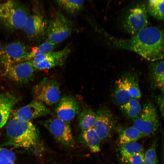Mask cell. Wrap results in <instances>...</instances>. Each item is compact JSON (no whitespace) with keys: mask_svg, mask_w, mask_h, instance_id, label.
Wrapping results in <instances>:
<instances>
[{"mask_svg":"<svg viewBox=\"0 0 164 164\" xmlns=\"http://www.w3.org/2000/svg\"><path fill=\"white\" fill-rule=\"evenodd\" d=\"M109 39L114 47L133 51L149 61L164 57V34L157 27H146L129 39Z\"/></svg>","mask_w":164,"mask_h":164,"instance_id":"cell-1","label":"cell"},{"mask_svg":"<svg viewBox=\"0 0 164 164\" xmlns=\"http://www.w3.org/2000/svg\"><path fill=\"white\" fill-rule=\"evenodd\" d=\"M6 131L8 141L4 145L28 149L35 147L39 142L38 131L30 121L12 117L6 125Z\"/></svg>","mask_w":164,"mask_h":164,"instance_id":"cell-2","label":"cell"},{"mask_svg":"<svg viewBox=\"0 0 164 164\" xmlns=\"http://www.w3.org/2000/svg\"><path fill=\"white\" fill-rule=\"evenodd\" d=\"M29 15L27 8L19 1L0 2V24L9 31L22 29Z\"/></svg>","mask_w":164,"mask_h":164,"instance_id":"cell-3","label":"cell"},{"mask_svg":"<svg viewBox=\"0 0 164 164\" xmlns=\"http://www.w3.org/2000/svg\"><path fill=\"white\" fill-rule=\"evenodd\" d=\"M133 121V126L145 136L153 135L157 131L159 121L154 105L148 101L144 104L141 113Z\"/></svg>","mask_w":164,"mask_h":164,"instance_id":"cell-4","label":"cell"},{"mask_svg":"<svg viewBox=\"0 0 164 164\" xmlns=\"http://www.w3.org/2000/svg\"><path fill=\"white\" fill-rule=\"evenodd\" d=\"M35 100L52 106L60 99L61 92L58 83L55 79L44 78L32 89Z\"/></svg>","mask_w":164,"mask_h":164,"instance_id":"cell-5","label":"cell"},{"mask_svg":"<svg viewBox=\"0 0 164 164\" xmlns=\"http://www.w3.org/2000/svg\"><path fill=\"white\" fill-rule=\"evenodd\" d=\"M72 32L70 22L61 13L57 12L48 24L47 41L56 44L67 38Z\"/></svg>","mask_w":164,"mask_h":164,"instance_id":"cell-6","label":"cell"},{"mask_svg":"<svg viewBox=\"0 0 164 164\" xmlns=\"http://www.w3.org/2000/svg\"><path fill=\"white\" fill-rule=\"evenodd\" d=\"M20 41L11 42L3 46L0 65L3 69L11 65L28 61L31 50Z\"/></svg>","mask_w":164,"mask_h":164,"instance_id":"cell-7","label":"cell"},{"mask_svg":"<svg viewBox=\"0 0 164 164\" xmlns=\"http://www.w3.org/2000/svg\"><path fill=\"white\" fill-rule=\"evenodd\" d=\"M44 125L60 143L67 147H73L74 141L69 122L57 117L45 121Z\"/></svg>","mask_w":164,"mask_h":164,"instance_id":"cell-8","label":"cell"},{"mask_svg":"<svg viewBox=\"0 0 164 164\" xmlns=\"http://www.w3.org/2000/svg\"><path fill=\"white\" fill-rule=\"evenodd\" d=\"M147 16L144 8L135 5L130 8L123 17L122 25L129 34L134 36L146 27Z\"/></svg>","mask_w":164,"mask_h":164,"instance_id":"cell-9","label":"cell"},{"mask_svg":"<svg viewBox=\"0 0 164 164\" xmlns=\"http://www.w3.org/2000/svg\"><path fill=\"white\" fill-rule=\"evenodd\" d=\"M96 120L93 128L101 141L111 135L116 124L117 119L106 106L99 108L96 112Z\"/></svg>","mask_w":164,"mask_h":164,"instance_id":"cell-10","label":"cell"},{"mask_svg":"<svg viewBox=\"0 0 164 164\" xmlns=\"http://www.w3.org/2000/svg\"><path fill=\"white\" fill-rule=\"evenodd\" d=\"M70 52L69 48H66L60 50L48 52L31 60L35 70H49L56 66L63 65Z\"/></svg>","mask_w":164,"mask_h":164,"instance_id":"cell-11","label":"cell"},{"mask_svg":"<svg viewBox=\"0 0 164 164\" xmlns=\"http://www.w3.org/2000/svg\"><path fill=\"white\" fill-rule=\"evenodd\" d=\"M3 69L4 74L10 80L22 84H27L33 80L35 70L31 60L14 64Z\"/></svg>","mask_w":164,"mask_h":164,"instance_id":"cell-12","label":"cell"},{"mask_svg":"<svg viewBox=\"0 0 164 164\" xmlns=\"http://www.w3.org/2000/svg\"><path fill=\"white\" fill-rule=\"evenodd\" d=\"M51 113L44 103L34 99L27 105L13 111L12 116L22 121H30Z\"/></svg>","mask_w":164,"mask_h":164,"instance_id":"cell-13","label":"cell"},{"mask_svg":"<svg viewBox=\"0 0 164 164\" xmlns=\"http://www.w3.org/2000/svg\"><path fill=\"white\" fill-rule=\"evenodd\" d=\"M48 25L44 15L39 12H36L29 15L22 29L29 39L36 40L46 34Z\"/></svg>","mask_w":164,"mask_h":164,"instance_id":"cell-14","label":"cell"},{"mask_svg":"<svg viewBox=\"0 0 164 164\" xmlns=\"http://www.w3.org/2000/svg\"><path fill=\"white\" fill-rule=\"evenodd\" d=\"M55 112L57 117L69 122L80 114V106L75 98L70 96H65L60 99Z\"/></svg>","mask_w":164,"mask_h":164,"instance_id":"cell-15","label":"cell"},{"mask_svg":"<svg viewBox=\"0 0 164 164\" xmlns=\"http://www.w3.org/2000/svg\"><path fill=\"white\" fill-rule=\"evenodd\" d=\"M19 100L12 94L0 93V129L7 123L12 108Z\"/></svg>","mask_w":164,"mask_h":164,"instance_id":"cell-16","label":"cell"},{"mask_svg":"<svg viewBox=\"0 0 164 164\" xmlns=\"http://www.w3.org/2000/svg\"><path fill=\"white\" fill-rule=\"evenodd\" d=\"M113 98L114 102L120 106L132 98L128 91L126 73L116 81Z\"/></svg>","mask_w":164,"mask_h":164,"instance_id":"cell-17","label":"cell"},{"mask_svg":"<svg viewBox=\"0 0 164 164\" xmlns=\"http://www.w3.org/2000/svg\"><path fill=\"white\" fill-rule=\"evenodd\" d=\"M80 137L83 143L91 152L96 153L100 151L101 141L93 127L82 131Z\"/></svg>","mask_w":164,"mask_h":164,"instance_id":"cell-18","label":"cell"},{"mask_svg":"<svg viewBox=\"0 0 164 164\" xmlns=\"http://www.w3.org/2000/svg\"><path fill=\"white\" fill-rule=\"evenodd\" d=\"M151 75L155 87L164 94V60L158 61L152 65Z\"/></svg>","mask_w":164,"mask_h":164,"instance_id":"cell-19","label":"cell"},{"mask_svg":"<svg viewBox=\"0 0 164 164\" xmlns=\"http://www.w3.org/2000/svg\"><path fill=\"white\" fill-rule=\"evenodd\" d=\"M96 112L90 108L84 109L78 117L79 125L82 131L93 127L96 120Z\"/></svg>","mask_w":164,"mask_h":164,"instance_id":"cell-20","label":"cell"},{"mask_svg":"<svg viewBox=\"0 0 164 164\" xmlns=\"http://www.w3.org/2000/svg\"><path fill=\"white\" fill-rule=\"evenodd\" d=\"M120 110L128 119L133 120L137 118L142 110L140 104L137 99L132 98L125 104L121 105Z\"/></svg>","mask_w":164,"mask_h":164,"instance_id":"cell-21","label":"cell"},{"mask_svg":"<svg viewBox=\"0 0 164 164\" xmlns=\"http://www.w3.org/2000/svg\"><path fill=\"white\" fill-rule=\"evenodd\" d=\"M120 134L119 138L120 145L136 142L140 138L145 137L133 126L123 129Z\"/></svg>","mask_w":164,"mask_h":164,"instance_id":"cell-22","label":"cell"},{"mask_svg":"<svg viewBox=\"0 0 164 164\" xmlns=\"http://www.w3.org/2000/svg\"><path fill=\"white\" fill-rule=\"evenodd\" d=\"M147 9L155 18L164 20V0H151L148 1Z\"/></svg>","mask_w":164,"mask_h":164,"instance_id":"cell-23","label":"cell"},{"mask_svg":"<svg viewBox=\"0 0 164 164\" xmlns=\"http://www.w3.org/2000/svg\"><path fill=\"white\" fill-rule=\"evenodd\" d=\"M126 73L128 91L130 95L132 98L140 99L141 97V94L137 75L131 72Z\"/></svg>","mask_w":164,"mask_h":164,"instance_id":"cell-24","label":"cell"},{"mask_svg":"<svg viewBox=\"0 0 164 164\" xmlns=\"http://www.w3.org/2000/svg\"><path fill=\"white\" fill-rule=\"evenodd\" d=\"M55 2L59 6L70 14L79 11L82 8L84 3L83 0H60Z\"/></svg>","mask_w":164,"mask_h":164,"instance_id":"cell-25","label":"cell"},{"mask_svg":"<svg viewBox=\"0 0 164 164\" xmlns=\"http://www.w3.org/2000/svg\"><path fill=\"white\" fill-rule=\"evenodd\" d=\"M56 46V44L47 41L31 50L28 55V60H31L37 56L53 51Z\"/></svg>","mask_w":164,"mask_h":164,"instance_id":"cell-26","label":"cell"},{"mask_svg":"<svg viewBox=\"0 0 164 164\" xmlns=\"http://www.w3.org/2000/svg\"><path fill=\"white\" fill-rule=\"evenodd\" d=\"M119 150L123 159L135 153L143 152L142 145L136 142L120 145Z\"/></svg>","mask_w":164,"mask_h":164,"instance_id":"cell-27","label":"cell"},{"mask_svg":"<svg viewBox=\"0 0 164 164\" xmlns=\"http://www.w3.org/2000/svg\"><path fill=\"white\" fill-rule=\"evenodd\" d=\"M157 140L155 139L150 148L144 154V164H158L156 152Z\"/></svg>","mask_w":164,"mask_h":164,"instance_id":"cell-28","label":"cell"},{"mask_svg":"<svg viewBox=\"0 0 164 164\" xmlns=\"http://www.w3.org/2000/svg\"><path fill=\"white\" fill-rule=\"evenodd\" d=\"M15 160L14 152L0 146V164H15Z\"/></svg>","mask_w":164,"mask_h":164,"instance_id":"cell-29","label":"cell"},{"mask_svg":"<svg viewBox=\"0 0 164 164\" xmlns=\"http://www.w3.org/2000/svg\"><path fill=\"white\" fill-rule=\"evenodd\" d=\"M144 153L143 152L133 154L124 159L128 164H144Z\"/></svg>","mask_w":164,"mask_h":164,"instance_id":"cell-30","label":"cell"},{"mask_svg":"<svg viewBox=\"0 0 164 164\" xmlns=\"http://www.w3.org/2000/svg\"><path fill=\"white\" fill-rule=\"evenodd\" d=\"M158 104L162 115L164 118V95L159 97Z\"/></svg>","mask_w":164,"mask_h":164,"instance_id":"cell-31","label":"cell"},{"mask_svg":"<svg viewBox=\"0 0 164 164\" xmlns=\"http://www.w3.org/2000/svg\"><path fill=\"white\" fill-rule=\"evenodd\" d=\"M3 46L0 43V62L3 49Z\"/></svg>","mask_w":164,"mask_h":164,"instance_id":"cell-32","label":"cell"},{"mask_svg":"<svg viewBox=\"0 0 164 164\" xmlns=\"http://www.w3.org/2000/svg\"><path fill=\"white\" fill-rule=\"evenodd\" d=\"M162 160L163 164H164V145H163L162 153Z\"/></svg>","mask_w":164,"mask_h":164,"instance_id":"cell-33","label":"cell"},{"mask_svg":"<svg viewBox=\"0 0 164 164\" xmlns=\"http://www.w3.org/2000/svg\"></svg>","mask_w":164,"mask_h":164,"instance_id":"cell-34","label":"cell"}]
</instances>
